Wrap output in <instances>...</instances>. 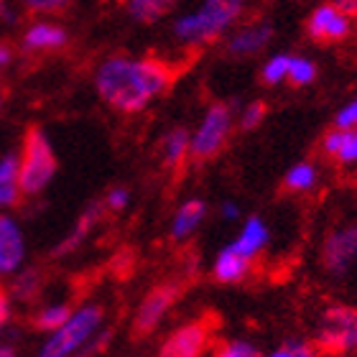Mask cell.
<instances>
[{
  "label": "cell",
  "mask_w": 357,
  "mask_h": 357,
  "mask_svg": "<svg viewBox=\"0 0 357 357\" xmlns=\"http://www.w3.org/2000/svg\"><path fill=\"white\" fill-rule=\"evenodd\" d=\"M184 294V281L181 278H166V281L151 286L146 294H143L141 304L135 309L133 321H130V332L138 340H146L156 332L164 319L172 314L174 304L178 301V296Z\"/></svg>",
  "instance_id": "52a82bcc"
},
{
  "label": "cell",
  "mask_w": 357,
  "mask_h": 357,
  "mask_svg": "<svg viewBox=\"0 0 357 357\" xmlns=\"http://www.w3.org/2000/svg\"><path fill=\"white\" fill-rule=\"evenodd\" d=\"M72 312H75V309H72L69 304H46L31 317V327L38 329V332H44V335H49V332H54V329H59L61 324L69 319V314Z\"/></svg>",
  "instance_id": "603a6c76"
},
{
  "label": "cell",
  "mask_w": 357,
  "mask_h": 357,
  "mask_svg": "<svg viewBox=\"0 0 357 357\" xmlns=\"http://www.w3.org/2000/svg\"><path fill=\"white\" fill-rule=\"evenodd\" d=\"M3 100H6V92H3V87H0V107H3Z\"/></svg>",
  "instance_id": "f35d334b"
},
{
  "label": "cell",
  "mask_w": 357,
  "mask_h": 357,
  "mask_svg": "<svg viewBox=\"0 0 357 357\" xmlns=\"http://www.w3.org/2000/svg\"><path fill=\"white\" fill-rule=\"evenodd\" d=\"M56 172H59V161L46 130L41 126H29L18 151V181H21L23 197H38L41 192H46Z\"/></svg>",
  "instance_id": "3957f363"
},
{
  "label": "cell",
  "mask_w": 357,
  "mask_h": 357,
  "mask_svg": "<svg viewBox=\"0 0 357 357\" xmlns=\"http://www.w3.org/2000/svg\"><path fill=\"white\" fill-rule=\"evenodd\" d=\"M266 357H321V352L312 340H289L273 352H268Z\"/></svg>",
  "instance_id": "83f0119b"
},
{
  "label": "cell",
  "mask_w": 357,
  "mask_h": 357,
  "mask_svg": "<svg viewBox=\"0 0 357 357\" xmlns=\"http://www.w3.org/2000/svg\"><path fill=\"white\" fill-rule=\"evenodd\" d=\"M207 212H209L207 199H202V197L186 199L184 204L174 212L172 227H169V238H172L174 243H181V240L192 238L194 232L202 227V222L207 220Z\"/></svg>",
  "instance_id": "9a60e30c"
},
{
  "label": "cell",
  "mask_w": 357,
  "mask_h": 357,
  "mask_svg": "<svg viewBox=\"0 0 357 357\" xmlns=\"http://www.w3.org/2000/svg\"><path fill=\"white\" fill-rule=\"evenodd\" d=\"M67 44H69V33L61 29L59 23H52V21L31 23L21 36V52L31 54V56H36V54L61 52Z\"/></svg>",
  "instance_id": "7c38bea8"
},
{
  "label": "cell",
  "mask_w": 357,
  "mask_h": 357,
  "mask_svg": "<svg viewBox=\"0 0 357 357\" xmlns=\"http://www.w3.org/2000/svg\"><path fill=\"white\" fill-rule=\"evenodd\" d=\"M0 357H18L13 344H0Z\"/></svg>",
  "instance_id": "8d00e7d4"
},
{
  "label": "cell",
  "mask_w": 357,
  "mask_h": 357,
  "mask_svg": "<svg viewBox=\"0 0 357 357\" xmlns=\"http://www.w3.org/2000/svg\"><path fill=\"white\" fill-rule=\"evenodd\" d=\"M102 217H105L102 199L87 204V207L82 209V215L77 217V222L72 225V230L64 235V240H61L59 245L54 248V258H67V255L75 253L77 248H82V243L92 235V230L102 222Z\"/></svg>",
  "instance_id": "5bb4252c"
},
{
  "label": "cell",
  "mask_w": 357,
  "mask_h": 357,
  "mask_svg": "<svg viewBox=\"0 0 357 357\" xmlns=\"http://www.w3.org/2000/svg\"><path fill=\"white\" fill-rule=\"evenodd\" d=\"M243 13V0H204L199 10L174 23V36L184 46H207L222 36Z\"/></svg>",
  "instance_id": "7a4b0ae2"
},
{
  "label": "cell",
  "mask_w": 357,
  "mask_h": 357,
  "mask_svg": "<svg viewBox=\"0 0 357 357\" xmlns=\"http://www.w3.org/2000/svg\"><path fill=\"white\" fill-rule=\"evenodd\" d=\"M271 243V230H268V222L261 215H250L240 227L238 238L232 240L230 245L238 250L240 255H245L248 261H253L263 253Z\"/></svg>",
  "instance_id": "2e32d148"
},
{
  "label": "cell",
  "mask_w": 357,
  "mask_h": 357,
  "mask_svg": "<svg viewBox=\"0 0 357 357\" xmlns=\"http://www.w3.org/2000/svg\"><path fill=\"white\" fill-rule=\"evenodd\" d=\"M319 184V166L314 161H298L283 174L281 189L283 194H309Z\"/></svg>",
  "instance_id": "44dd1931"
},
{
  "label": "cell",
  "mask_w": 357,
  "mask_h": 357,
  "mask_svg": "<svg viewBox=\"0 0 357 357\" xmlns=\"http://www.w3.org/2000/svg\"><path fill=\"white\" fill-rule=\"evenodd\" d=\"M130 199H133V194H130L128 186H112V189H107V194L102 197L105 212L120 215V212H126V209L130 207Z\"/></svg>",
  "instance_id": "f1b7e54d"
},
{
  "label": "cell",
  "mask_w": 357,
  "mask_h": 357,
  "mask_svg": "<svg viewBox=\"0 0 357 357\" xmlns=\"http://www.w3.org/2000/svg\"><path fill=\"white\" fill-rule=\"evenodd\" d=\"M178 0H126L128 15L138 23H156L164 18Z\"/></svg>",
  "instance_id": "7402d4cb"
},
{
  "label": "cell",
  "mask_w": 357,
  "mask_h": 357,
  "mask_svg": "<svg viewBox=\"0 0 357 357\" xmlns=\"http://www.w3.org/2000/svg\"><path fill=\"white\" fill-rule=\"evenodd\" d=\"M105 327V306L82 304L69 314L59 329L46 335L36 357H77L84 344Z\"/></svg>",
  "instance_id": "277c9868"
},
{
  "label": "cell",
  "mask_w": 357,
  "mask_h": 357,
  "mask_svg": "<svg viewBox=\"0 0 357 357\" xmlns=\"http://www.w3.org/2000/svg\"><path fill=\"white\" fill-rule=\"evenodd\" d=\"M335 3H337L340 8H342V10H344L347 15H352V18L357 15V0H335Z\"/></svg>",
  "instance_id": "d590c367"
},
{
  "label": "cell",
  "mask_w": 357,
  "mask_h": 357,
  "mask_svg": "<svg viewBox=\"0 0 357 357\" xmlns=\"http://www.w3.org/2000/svg\"><path fill=\"white\" fill-rule=\"evenodd\" d=\"M13 317V296H10V291L0 289V321L8 324Z\"/></svg>",
  "instance_id": "d6a6232c"
},
{
  "label": "cell",
  "mask_w": 357,
  "mask_h": 357,
  "mask_svg": "<svg viewBox=\"0 0 357 357\" xmlns=\"http://www.w3.org/2000/svg\"><path fill=\"white\" fill-rule=\"evenodd\" d=\"M289 64H291V54H275V56H271L261 69V82L266 87H275V84L286 82Z\"/></svg>",
  "instance_id": "484cf974"
},
{
  "label": "cell",
  "mask_w": 357,
  "mask_h": 357,
  "mask_svg": "<svg viewBox=\"0 0 357 357\" xmlns=\"http://www.w3.org/2000/svg\"><path fill=\"white\" fill-rule=\"evenodd\" d=\"M207 357H266V352L248 340H222L209 347Z\"/></svg>",
  "instance_id": "cb8c5ba5"
},
{
  "label": "cell",
  "mask_w": 357,
  "mask_h": 357,
  "mask_svg": "<svg viewBox=\"0 0 357 357\" xmlns=\"http://www.w3.org/2000/svg\"><path fill=\"white\" fill-rule=\"evenodd\" d=\"M335 128H342V130H355L357 128V100H350L342 110L335 115Z\"/></svg>",
  "instance_id": "1f68e13d"
},
{
  "label": "cell",
  "mask_w": 357,
  "mask_h": 357,
  "mask_svg": "<svg viewBox=\"0 0 357 357\" xmlns=\"http://www.w3.org/2000/svg\"><path fill=\"white\" fill-rule=\"evenodd\" d=\"M321 268L332 275L347 273L357 261V225H340L321 240Z\"/></svg>",
  "instance_id": "9c48e42d"
},
{
  "label": "cell",
  "mask_w": 357,
  "mask_h": 357,
  "mask_svg": "<svg viewBox=\"0 0 357 357\" xmlns=\"http://www.w3.org/2000/svg\"><path fill=\"white\" fill-rule=\"evenodd\" d=\"M286 82L296 89L309 87L312 82H317V64H314L312 59H306V56H291Z\"/></svg>",
  "instance_id": "d4e9b609"
},
{
  "label": "cell",
  "mask_w": 357,
  "mask_h": 357,
  "mask_svg": "<svg viewBox=\"0 0 357 357\" xmlns=\"http://www.w3.org/2000/svg\"><path fill=\"white\" fill-rule=\"evenodd\" d=\"M176 67L158 56H110L95 72L97 97L120 115H138L169 92Z\"/></svg>",
  "instance_id": "6da1fadb"
},
{
  "label": "cell",
  "mask_w": 357,
  "mask_h": 357,
  "mask_svg": "<svg viewBox=\"0 0 357 357\" xmlns=\"http://www.w3.org/2000/svg\"><path fill=\"white\" fill-rule=\"evenodd\" d=\"M314 344L321 355L342 357L357 350V306L335 304L327 306L317 321Z\"/></svg>",
  "instance_id": "8992f818"
},
{
  "label": "cell",
  "mask_w": 357,
  "mask_h": 357,
  "mask_svg": "<svg viewBox=\"0 0 357 357\" xmlns=\"http://www.w3.org/2000/svg\"><path fill=\"white\" fill-rule=\"evenodd\" d=\"M44 283H46V275L41 268L36 266H29V268H18L13 273V283H10V296L15 301H21V304H33L38 296H41V291H44Z\"/></svg>",
  "instance_id": "d6986e66"
},
{
  "label": "cell",
  "mask_w": 357,
  "mask_h": 357,
  "mask_svg": "<svg viewBox=\"0 0 357 357\" xmlns=\"http://www.w3.org/2000/svg\"><path fill=\"white\" fill-rule=\"evenodd\" d=\"M189 146H192V130L184 126H176L166 130L161 138V164L166 172H181L189 161Z\"/></svg>",
  "instance_id": "ac0fdd59"
},
{
  "label": "cell",
  "mask_w": 357,
  "mask_h": 357,
  "mask_svg": "<svg viewBox=\"0 0 357 357\" xmlns=\"http://www.w3.org/2000/svg\"><path fill=\"white\" fill-rule=\"evenodd\" d=\"M253 271V261H248L245 255H240L232 245H225L217 253L215 263H212V278L222 286H235L243 283Z\"/></svg>",
  "instance_id": "e0dca14e"
},
{
  "label": "cell",
  "mask_w": 357,
  "mask_h": 357,
  "mask_svg": "<svg viewBox=\"0 0 357 357\" xmlns=\"http://www.w3.org/2000/svg\"><path fill=\"white\" fill-rule=\"evenodd\" d=\"M3 327H6V324H3V321H0V337H3Z\"/></svg>",
  "instance_id": "ab89813d"
},
{
  "label": "cell",
  "mask_w": 357,
  "mask_h": 357,
  "mask_svg": "<svg viewBox=\"0 0 357 357\" xmlns=\"http://www.w3.org/2000/svg\"><path fill=\"white\" fill-rule=\"evenodd\" d=\"M235 130V107L232 102L217 100L204 110L197 130H192V146H189V161L197 166L215 161L232 138Z\"/></svg>",
  "instance_id": "5b68a950"
},
{
  "label": "cell",
  "mask_w": 357,
  "mask_h": 357,
  "mask_svg": "<svg viewBox=\"0 0 357 357\" xmlns=\"http://www.w3.org/2000/svg\"><path fill=\"white\" fill-rule=\"evenodd\" d=\"M26 261V235L10 215H0V278L13 275Z\"/></svg>",
  "instance_id": "8fae6325"
},
{
  "label": "cell",
  "mask_w": 357,
  "mask_h": 357,
  "mask_svg": "<svg viewBox=\"0 0 357 357\" xmlns=\"http://www.w3.org/2000/svg\"><path fill=\"white\" fill-rule=\"evenodd\" d=\"M342 357H352V355H342Z\"/></svg>",
  "instance_id": "60d3db41"
},
{
  "label": "cell",
  "mask_w": 357,
  "mask_h": 357,
  "mask_svg": "<svg viewBox=\"0 0 357 357\" xmlns=\"http://www.w3.org/2000/svg\"><path fill=\"white\" fill-rule=\"evenodd\" d=\"M273 38V26L271 23H250L245 29L235 31L227 44H225V54L232 59H250L255 54H261Z\"/></svg>",
  "instance_id": "4fadbf2b"
},
{
  "label": "cell",
  "mask_w": 357,
  "mask_h": 357,
  "mask_svg": "<svg viewBox=\"0 0 357 357\" xmlns=\"http://www.w3.org/2000/svg\"><path fill=\"white\" fill-rule=\"evenodd\" d=\"M335 161L342 166L357 164V128L355 130H344L342 146H340V151H337Z\"/></svg>",
  "instance_id": "4dcf8cb0"
},
{
  "label": "cell",
  "mask_w": 357,
  "mask_h": 357,
  "mask_svg": "<svg viewBox=\"0 0 357 357\" xmlns=\"http://www.w3.org/2000/svg\"><path fill=\"white\" fill-rule=\"evenodd\" d=\"M10 59H13V49L0 38V67H6V64H10Z\"/></svg>",
  "instance_id": "e575fe53"
},
{
  "label": "cell",
  "mask_w": 357,
  "mask_h": 357,
  "mask_svg": "<svg viewBox=\"0 0 357 357\" xmlns=\"http://www.w3.org/2000/svg\"><path fill=\"white\" fill-rule=\"evenodd\" d=\"M0 18H6V21H10L13 18V13L8 10V6H6V0H0Z\"/></svg>",
  "instance_id": "74e56055"
},
{
  "label": "cell",
  "mask_w": 357,
  "mask_h": 357,
  "mask_svg": "<svg viewBox=\"0 0 357 357\" xmlns=\"http://www.w3.org/2000/svg\"><path fill=\"white\" fill-rule=\"evenodd\" d=\"M21 181H18V153L10 151L0 158V209L15 207L21 202Z\"/></svg>",
  "instance_id": "ffe728a7"
},
{
  "label": "cell",
  "mask_w": 357,
  "mask_h": 357,
  "mask_svg": "<svg viewBox=\"0 0 357 357\" xmlns=\"http://www.w3.org/2000/svg\"><path fill=\"white\" fill-rule=\"evenodd\" d=\"M266 115H268V102H263V100H253V102H248L245 107H243V112H240L238 128L243 130V133H253L255 128L263 126Z\"/></svg>",
  "instance_id": "4316f807"
},
{
  "label": "cell",
  "mask_w": 357,
  "mask_h": 357,
  "mask_svg": "<svg viewBox=\"0 0 357 357\" xmlns=\"http://www.w3.org/2000/svg\"><path fill=\"white\" fill-rule=\"evenodd\" d=\"M75 0H21V6L29 10V13H38V15H49V13H61L67 10Z\"/></svg>",
  "instance_id": "f546056e"
},
{
  "label": "cell",
  "mask_w": 357,
  "mask_h": 357,
  "mask_svg": "<svg viewBox=\"0 0 357 357\" xmlns=\"http://www.w3.org/2000/svg\"><path fill=\"white\" fill-rule=\"evenodd\" d=\"M220 212H222L225 220H238L240 217V207L235 204V202H225L222 207H220Z\"/></svg>",
  "instance_id": "836d02e7"
},
{
  "label": "cell",
  "mask_w": 357,
  "mask_h": 357,
  "mask_svg": "<svg viewBox=\"0 0 357 357\" xmlns=\"http://www.w3.org/2000/svg\"><path fill=\"white\" fill-rule=\"evenodd\" d=\"M215 324L217 321L212 317H194L178 324L161 340L156 357H207L215 337Z\"/></svg>",
  "instance_id": "ba28073f"
},
{
  "label": "cell",
  "mask_w": 357,
  "mask_h": 357,
  "mask_svg": "<svg viewBox=\"0 0 357 357\" xmlns=\"http://www.w3.org/2000/svg\"><path fill=\"white\" fill-rule=\"evenodd\" d=\"M352 33V15H347L337 3H324L314 8L312 15L306 18V36L314 44L332 46L340 44Z\"/></svg>",
  "instance_id": "30bf717a"
}]
</instances>
